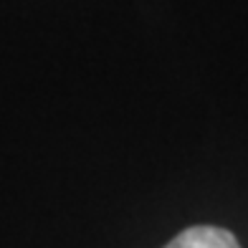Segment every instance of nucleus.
I'll list each match as a JSON object with an SVG mask.
<instances>
[{"label":"nucleus","instance_id":"f257e3e1","mask_svg":"<svg viewBox=\"0 0 248 248\" xmlns=\"http://www.w3.org/2000/svg\"><path fill=\"white\" fill-rule=\"evenodd\" d=\"M165 248H241L231 231L216 228V225H193L167 243Z\"/></svg>","mask_w":248,"mask_h":248}]
</instances>
